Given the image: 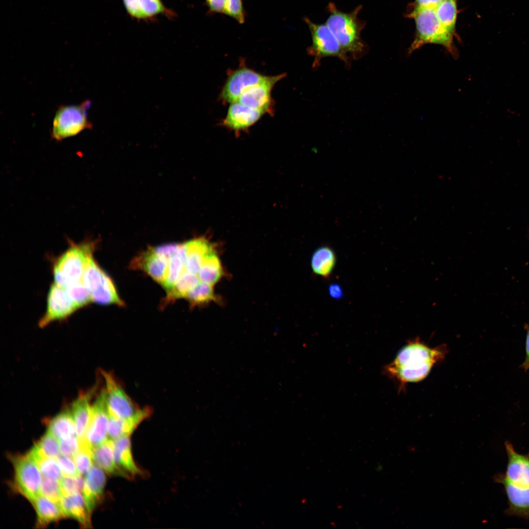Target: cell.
Here are the masks:
<instances>
[{
  "label": "cell",
  "instance_id": "1",
  "mask_svg": "<svg viewBox=\"0 0 529 529\" xmlns=\"http://www.w3.org/2000/svg\"><path fill=\"white\" fill-rule=\"evenodd\" d=\"M447 353L445 345L431 347L416 338L408 341L385 367V371L402 390L409 383L424 379L433 366L445 359Z\"/></svg>",
  "mask_w": 529,
  "mask_h": 529
},
{
  "label": "cell",
  "instance_id": "2",
  "mask_svg": "<svg viewBox=\"0 0 529 529\" xmlns=\"http://www.w3.org/2000/svg\"><path fill=\"white\" fill-rule=\"evenodd\" d=\"M362 8V5H359L350 12H344L330 2L325 9L328 14L326 24L344 52L356 57L361 55L366 48L361 37L366 22L358 17Z\"/></svg>",
  "mask_w": 529,
  "mask_h": 529
},
{
  "label": "cell",
  "instance_id": "3",
  "mask_svg": "<svg viewBox=\"0 0 529 529\" xmlns=\"http://www.w3.org/2000/svg\"><path fill=\"white\" fill-rule=\"evenodd\" d=\"M68 241V248L55 259L52 267L54 283L62 287L82 280L85 266L93 256L97 243L90 239L79 243Z\"/></svg>",
  "mask_w": 529,
  "mask_h": 529
},
{
  "label": "cell",
  "instance_id": "4",
  "mask_svg": "<svg viewBox=\"0 0 529 529\" xmlns=\"http://www.w3.org/2000/svg\"><path fill=\"white\" fill-rule=\"evenodd\" d=\"M409 17L414 18L416 25V36L409 47L412 53L426 44H436L446 48L455 58L457 51L453 46V34L441 24L435 9L423 8L412 11Z\"/></svg>",
  "mask_w": 529,
  "mask_h": 529
},
{
  "label": "cell",
  "instance_id": "5",
  "mask_svg": "<svg viewBox=\"0 0 529 529\" xmlns=\"http://www.w3.org/2000/svg\"><path fill=\"white\" fill-rule=\"evenodd\" d=\"M90 104L89 100H85L79 105L60 106L53 120L51 137L60 141L92 128L87 114Z\"/></svg>",
  "mask_w": 529,
  "mask_h": 529
},
{
  "label": "cell",
  "instance_id": "6",
  "mask_svg": "<svg viewBox=\"0 0 529 529\" xmlns=\"http://www.w3.org/2000/svg\"><path fill=\"white\" fill-rule=\"evenodd\" d=\"M82 281L90 292L93 302L101 305H123L112 280L98 265L93 256L85 266Z\"/></svg>",
  "mask_w": 529,
  "mask_h": 529
},
{
  "label": "cell",
  "instance_id": "7",
  "mask_svg": "<svg viewBox=\"0 0 529 529\" xmlns=\"http://www.w3.org/2000/svg\"><path fill=\"white\" fill-rule=\"evenodd\" d=\"M14 468V486L31 503L40 495L42 473L38 464L29 455L12 458Z\"/></svg>",
  "mask_w": 529,
  "mask_h": 529
},
{
  "label": "cell",
  "instance_id": "8",
  "mask_svg": "<svg viewBox=\"0 0 529 529\" xmlns=\"http://www.w3.org/2000/svg\"><path fill=\"white\" fill-rule=\"evenodd\" d=\"M304 20L311 33L312 44L308 51L314 57V63L326 57H336L347 62L348 55L344 52L337 39L326 23L313 22L305 17Z\"/></svg>",
  "mask_w": 529,
  "mask_h": 529
},
{
  "label": "cell",
  "instance_id": "9",
  "mask_svg": "<svg viewBox=\"0 0 529 529\" xmlns=\"http://www.w3.org/2000/svg\"><path fill=\"white\" fill-rule=\"evenodd\" d=\"M102 374L105 382L106 402L109 414L118 418L129 419L149 410L138 408L111 374L106 372H103Z\"/></svg>",
  "mask_w": 529,
  "mask_h": 529
},
{
  "label": "cell",
  "instance_id": "10",
  "mask_svg": "<svg viewBox=\"0 0 529 529\" xmlns=\"http://www.w3.org/2000/svg\"><path fill=\"white\" fill-rule=\"evenodd\" d=\"M77 310L65 288L53 283L49 287L46 310L39 320V326L44 327L53 321L66 319Z\"/></svg>",
  "mask_w": 529,
  "mask_h": 529
},
{
  "label": "cell",
  "instance_id": "11",
  "mask_svg": "<svg viewBox=\"0 0 529 529\" xmlns=\"http://www.w3.org/2000/svg\"><path fill=\"white\" fill-rule=\"evenodd\" d=\"M108 413L104 389L92 406V417L84 438L92 449L108 439Z\"/></svg>",
  "mask_w": 529,
  "mask_h": 529
},
{
  "label": "cell",
  "instance_id": "12",
  "mask_svg": "<svg viewBox=\"0 0 529 529\" xmlns=\"http://www.w3.org/2000/svg\"><path fill=\"white\" fill-rule=\"evenodd\" d=\"M266 76L246 67L238 69L229 75L220 93V98L230 103L237 101L246 90Z\"/></svg>",
  "mask_w": 529,
  "mask_h": 529
},
{
  "label": "cell",
  "instance_id": "13",
  "mask_svg": "<svg viewBox=\"0 0 529 529\" xmlns=\"http://www.w3.org/2000/svg\"><path fill=\"white\" fill-rule=\"evenodd\" d=\"M496 482L503 484L507 498L506 515L529 520V487L516 485L509 481L503 473L494 476Z\"/></svg>",
  "mask_w": 529,
  "mask_h": 529
},
{
  "label": "cell",
  "instance_id": "14",
  "mask_svg": "<svg viewBox=\"0 0 529 529\" xmlns=\"http://www.w3.org/2000/svg\"><path fill=\"white\" fill-rule=\"evenodd\" d=\"M284 76L283 74L266 76L261 82L246 90L237 101L265 113L269 112L271 104V92L275 84Z\"/></svg>",
  "mask_w": 529,
  "mask_h": 529
},
{
  "label": "cell",
  "instance_id": "15",
  "mask_svg": "<svg viewBox=\"0 0 529 529\" xmlns=\"http://www.w3.org/2000/svg\"><path fill=\"white\" fill-rule=\"evenodd\" d=\"M507 456V464L505 476L512 483L523 487H529V453L517 452L511 443H505Z\"/></svg>",
  "mask_w": 529,
  "mask_h": 529
},
{
  "label": "cell",
  "instance_id": "16",
  "mask_svg": "<svg viewBox=\"0 0 529 529\" xmlns=\"http://www.w3.org/2000/svg\"><path fill=\"white\" fill-rule=\"evenodd\" d=\"M264 114L237 101L231 103L222 125L234 131L243 130L255 124Z\"/></svg>",
  "mask_w": 529,
  "mask_h": 529
},
{
  "label": "cell",
  "instance_id": "17",
  "mask_svg": "<svg viewBox=\"0 0 529 529\" xmlns=\"http://www.w3.org/2000/svg\"><path fill=\"white\" fill-rule=\"evenodd\" d=\"M168 261L156 255L150 248L135 258L131 266L141 269L162 285L167 278Z\"/></svg>",
  "mask_w": 529,
  "mask_h": 529
},
{
  "label": "cell",
  "instance_id": "18",
  "mask_svg": "<svg viewBox=\"0 0 529 529\" xmlns=\"http://www.w3.org/2000/svg\"><path fill=\"white\" fill-rule=\"evenodd\" d=\"M185 245V270L197 275L204 260L215 250L211 243L204 238L193 239L186 242Z\"/></svg>",
  "mask_w": 529,
  "mask_h": 529
},
{
  "label": "cell",
  "instance_id": "19",
  "mask_svg": "<svg viewBox=\"0 0 529 529\" xmlns=\"http://www.w3.org/2000/svg\"><path fill=\"white\" fill-rule=\"evenodd\" d=\"M101 468L93 465L86 475L82 494L89 510L95 508L103 493L106 483V476Z\"/></svg>",
  "mask_w": 529,
  "mask_h": 529
},
{
  "label": "cell",
  "instance_id": "20",
  "mask_svg": "<svg viewBox=\"0 0 529 529\" xmlns=\"http://www.w3.org/2000/svg\"><path fill=\"white\" fill-rule=\"evenodd\" d=\"M65 517H72L84 527L90 525V514L81 493L63 495L58 503Z\"/></svg>",
  "mask_w": 529,
  "mask_h": 529
},
{
  "label": "cell",
  "instance_id": "21",
  "mask_svg": "<svg viewBox=\"0 0 529 529\" xmlns=\"http://www.w3.org/2000/svg\"><path fill=\"white\" fill-rule=\"evenodd\" d=\"M89 395H80L72 404L71 411L76 430L77 437L80 441L85 438L92 414V406L90 403Z\"/></svg>",
  "mask_w": 529,
  "mask_h": 529
},
{
  "label": "cell",
  "instance_id": "22",
  "mask_svg": "<svg viewBox=\"0 0 529 529\" xmlns=\"http://www.w3.org/2000/svg\"><path fill=\"white\" fill-rule=\"evenodd\" d=\"M113 442L115 459L119 468L131 475L140 474L141 470L133 459L129 436L120 437Z\"/></svg>",
  "mask_w": 529,
  "mask_h": 529
},
{
  "label": "cell",
  "instance_id": "23",
  "mask_svg": "<svg viewBox=\"0 0 529 529\" xmlns=\"http://www.w3.org/2000/svg\"><path fill=\"white\" fill-rule=\"evenodd\" d=\"M94 462L109 474H125L116 463L113 440L108 439L102 444L93 449Z\"/></svg>",
  "mask_w": 529,
  "mask_h": 529
},
{
  "label": "cell",
  "instance_id": "24",
  "mask_svg": "<svg viewBox=\"0 0 529 529\" xmlns=\"http://www.w3.org/2000/svg\"><path fill=\"white\" fill-rule=\"evenodd\" d=\"M32 504L37 513L38 527L43 528L65 517L58 504L43 496H39Z\"/></svg>",
  "mask_w": 529,
  "mask_h": 529
},
{
  "label": "cell",
  "instance_id": "25",
  "mask_svg": "<svg viewBox=\"0 0 529 529\" xmlns=\"http://www.w3.org/2000/svg\"><path fill=\"white\" fill-rule=\"evenodd\" d=\"M336 258L333 249L324 246L318 248L313 252L311 261L313 273L322 277H328L335 266Z\"/></svg>",
  "mask_w": 529,
  "mask_h": 529
},
{
  "label": "cell",
  "instance_id": "26",
  "mask_svg": "<svg viewBox=\"0 0 529 529\" xmlns=\"http://www.w3.org/2000/svg\"><path fill=\"white\" fill-rule=\"evenodd\" d=\"M48 431L59 440L76 436L74 421L71 410L62 411L48 422Z\"/></svg>",
  "mask_w": 529,
  "mask_h": 529
},
{
  "label": "cell",
  "instance_id": "27",
  "mask_svg": "<svg viewBox=\"0 0 529 529\" xmlns=\"http://www.w3.org/2000/svg\"><path fill=\"white\" fill-rule=\"evenodd\" d=\"M28 453L36 462L45 457L57 459L61 456L59 440L47 431Z\"/></svg>",
  "mask_w": 529,
  "mask_h": 529
},
{
  "label": "cell",
  "instance_id": "28",
  "mask_svg": "<svg viewBox=\"0 0 529 529\" xmlns=\"http://www.w3.org/2000/svg\"><path fill=\"white\" fill-rule=\"evenodd\" d=\"M200 281L197 275L190 273L184 270L173 287L167 291L164 301V305L177 299L185 298L189 291Z\"/></svg>",
  "mask_w": 529,
  "mask_h": 529
},
{
  "label": "cell",
  "instance_id": "29",
  "mask_svg": "<svg viewBox=\"0 0 529 529\" xmlns=\"http://www.w3.org/2000/svg\"><path fill=\"white\" fill-rule=\"evenodd\" d=\"M186 256V247L185 243L181 244L175 254L169 259L167 278L162 285L167 291L173 287L184 271Z\"/></svg>",
  "mask_w": 529,
  "mask_h": 529
},
{
  "label": "cell",
  "instance_id": "30",
  "mask_svg": "<svg viewBox=\"0 0 529 529\" xmlns=\"http://www.w3.org/2000/svg\"><path fill=\"white\" fill-rule=\"evenodd\" d=\"M141 20H152L155 17L163 15L169 19L176 16L174 11L166 7L161 0H137Z\"/></svg>",
  "mask_w": 529,
  "mask_h": 529
},
{
  "label": "cell",
  "instance_id": "31",
  "mask_svg": "<svg viewBox=\"0 0 529 529\" xmlns=\"http://www.w3.org/2000/svg\"><path fill=\"white\" fill-rule=\"evenodd\" d=\"M222 274L219 259L214 252L204 260L197 276L200 281L213 286L218 281Z\"/></svg>",
  "mask_w": 529,
  "mask_h": 529
},
{
  "label": "cell",
  "instance_id": "32",
  "mask_svg": "<svg viewBox=\"0 0 529 529\" xmlns=\"http://www.w3.org/2000/svg\"><path fill=\"white\" fill-rule=\"evenodd\" d=\"M140 423V421L135 418L124 419L108 413V435L112 440L123 436H129Z\"/></svg>",
  "mask_w": 529,
  "mask_h": 529
},
{
  "label": "cell",
  "instance_id": "33",
  "mask_svg": "<svg viewBox=\"0 0 529 529\" xmlns=\"http://www.w3.org/2000/svg\"><path fill=\"white\" fill-rule=\"evenodd\" d=\"M435 10L442 25L449 32L453 34L457 17L455 0H444Z\"/></svg>",
  "mask_w": 529,
  "mask_h": 529
},
{
  "label": "cell",
  "instance_id": "34",
  "mask_svg": "<svg viewBox=\"0 0 529 529\" xmlns=\"http://www.w3.org/2000/svg\"><path fill=\"white\" fill-rule=\"evenodd\" d=\"M64 288L68 296L78 310L90 305L93 302L90 292L82 280Z\"/></svg>",
  "mask_w": 529,
  "mask_h": 529
},
{
  "label": "cell",
  "instance_id": "35",
  "mask_svg": "<svg viewBox=\"0 0 529 529\" xmlns=\"http://www.w3.org/2000/svg\"><path fill=\"white\" fill-rule=\"evenodd\" d=\"M213 286L200 281L186 296L192 306L203 304L216 299Z\"/></svg>",
  "mask_w": 529,
  "mask_h": 529
},
{
  "label": "cell",
  "instance_id": "36",
  "mask_svg": "<svg viewBox=\"0 0 529 529\" xmlns=\"http://www.w3.org/2000/svg\"><path fill=\"white\" fill-rule=\"evenodd\" d=\"M80 447L73 457L77 471L80 475L87 474L93 465V449L85 440L80 441Z\"/></svg>",
  "mask_w": 529,
  "mask_h": 529
},
{
  "label": "cell",
  "instance_id": "37",
  "mask_svg": "<svg viewBox=\"0 0 529 529\" xmlns=\"http://www.w3.org/2000/svg\"><path fill=\"white\" fill-rule=\"evenodd\" d=\"M40 495L58 504L63 496L60 481L44 478L40 488Z\"/></svg>",
  "mask_w": 529,
  "mask_h": 529
},
{
  "label": "cell",
  "instance_id": "38",
  "mask_svg": "<svg viewBox=\"0 0 529 529\" xmlns=\"http://www.w3.org/2000/svg\"><path fill=\"white\" fill-rule=\"evenodd\" d=\"M44 478L60 481L62 473L56 459L45 457L37 462Z\"/></svg>",
  "mask_w": 529,
  "mask_h": 529
},
{
  "label": "cell",
  "instance_id": "39",
  "mask_svg": "<svg viewBox=\"0 0 529 529\" xmlns=\"http://www.w3.org/2000/svg\"><path fill=\"white\" fill-rule=\"evenodd\" d=\"M63 495H69L76 493H82L85 480L81 475L72 477H63L60 481Z\"/></svg>",
  "mask_w": 529,
  "mask_h": 529
},
{
  "label": "cell",
  "instance_id": "40",
  "mask_svg": "<svg viewBox=\"0 0 529 529\" xmlns=\"http://www.w3.org/2000/svg\"><path fill=\"white\" fill-rule=\"evenodd\" d=\"M223 13L240 24L245 22V12L242 0H225Z\"/></svg>",
  "mask_w": 529,
  "mask_h": 529
},
{
  "label": "cell",
  "instance_id": "41",
  "mask_svg": "<svg viewBox=\"0 0 529 529\" xmlns=\"http://www.w3.org/2000/svg\"><path fill=\"white\" fill-rule=\"evenodd\" d=\"M61 454L73 458L80 447V440L76 436L59 440Z\"/></svg>",
  "mask_w": 529,
  "mask_h": 529
},
{
  "label": "cell",
  "instance_id": "42",
  "mask_svg": "<svg viewBox=\"0 0 529 529\" xmlns=\"http://www.w3.org/2000/svg\"><path fill=\"white\" fill-rule=\"evenodd\" d=\"M57 460L63 477H72L80 475L73 458L62 455Z\"/></svg>",
  "mask_w": 529,
  "mask_h": 529
},
{
  "label": "cell",
  "instance_id": "43",
  "mask_svg": "<svg viewBox=\"0 0 529 529\" xmlns=\"http://www.w3.org/2000/svg\"><path fill=\"white\" fill-rule=\"evenodd\" d=\"M181 244L170 243L151 248L158 256L164 258L168 261L177 252Z\"/></svg>",
  "mask_w": 529,
  "mask_h": 529
},
{
  "label": "cell",
  "instance_id": "44",
  "mask_svg": "<svg viewBox=\"0 0 529 529\" xmlns=\"http://www.w3.org/2000/svg\"><path fill=\"white\" fill-rule=\"evenodd\" d=\"M125 10L130 17L137 20H141V17L137 5V0H122Z\"/></svg>",
  "mask_w": 529,
  "mask_h": 529
},
{
  "label": "cell",
  "instance_id": "45",
  "mask_svg": "<svg viewBox=\"0 0 529 529\" xmlns=\"http://www.w3.org/2000/svg\"><path fill=\"white\" fill-rule=\"evenodd\" d=\"M208 8V13H223L225 0H205Z\"/></svg>",
  "mask_w": 529,
  "mask_h": 529
},
{
  "label": "cell",
  "instance_id": "46",
  "mask_svg": "<svg viewBox=\"0 0 529 529\" xmlns=\"http://www.w3.org/2000/svg\"><path fill=\"white\" fill-rule=\"evenodd\" d=\"M443 0H415V1L413 4L414 7L412 11L423 8L435 9Z\"/></svg>",
  "mask_w": 529,
  "mask_h": 529
},
{
  "label": "cell",
  "instance_id": "47",
  "mask_svg": "<svg viewBox=\"0 0 529 529\" xmlns=\"http://www.w3.org/2000/svg\"><path fill=\"white\" fill-rule=\"evenodd\" d=\"M329 291L330 295L334 298L337 299L342 297V289L341 287L338 284H334L330 285L329 288Z\"/></svg>",
  "mask_w": 529,
  "mask_h": 529
},
{
  "label": "cell",
  "instance_id": "48",
  "mask_svg": "<svg viewBox=\"0 0 529 529\" xmlns=\"http://www.w3.org/2000/svg\"><path fill=\"white\" fill-rule=\"evenodd\" d=\"M522 367L525 370L529 368V328L528 330L526 343V357L522 364Z\"/></svg>",
  "mask_w": 529,
  "mask_h": 529
}]
</instances>
